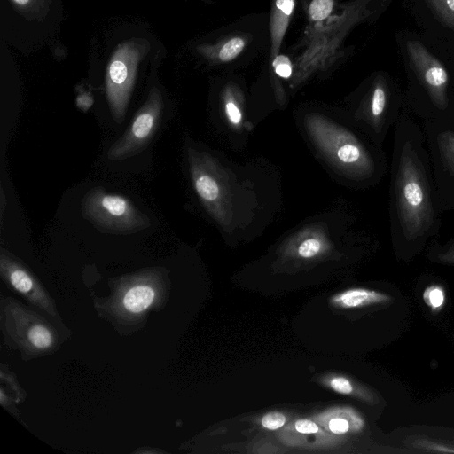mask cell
Segmentation results:
<instances>
[{
  "label": "cell",
  "instance_id": "obj_20",
  "mask_svg": "<svg viewBox=\"0 0 454 454\" xmlns=\"http://www.w3.org/2000/svg\"><path fill=\"white\" fill-rule=\"evenodd\" d=\"M29 340L39 348H44L51 345V335L48 329L43 326L34 327L29 333Z\"/></svg>",
  "mask_w": 454,
  "mask_h": 454
},
{
  "label": "cell",
  "instance_id": "obj_12",
  "mask_svg": "<svg viewBox=\"0 0 454 454\" xmlns=\"http://www.w3.org/2000/svg\"><path fill=\"white\" fill-rule=\"evenodd\" d=\"M154 298L153 290L147 286H138L131 288L125 295L123 302L131 312H141L150 306Z\"/></svg>",
  "mask_w": 454,
  "mask_h": 454
},
{
  "label": "cell",
  "instance_id": "obj_27",
  "mask_svg": "<svg viewBox=\"0 0 454 454\" xmlns=\"http://www.w3.org/2000/svg\"><path fill=\"white\" fill-rule=\"evenodd\" d=\"M348 422L343 419L334 418L329 422V428L334 434H344L348 430Z\"/></svg>",
  "mask_w": 454,
  "mask_h": 454
},
{
  "label": "cell",
  "instance_id": "obj_23",
  "mask_svg": "<svg viewBox=\"0 0 454 454\" xmlns=\"http://www.w3.org/2000/svg\"><path fill=\"white\" fill-rule=\"evenodd\" d=\"M286 421L285 416L277 411L270 412L263 416L262 419V424L268 429H278L281 427Z\"/></svg>",
  "mask_w": 454,
  "mask_h": 454
},
{
  "label": "cell",
  "instance_id": "obj_16",
  "mask_svg": "<svg viewBox=\"0 0 454 454\" xmlns=\"http://www.w3.org/2000/svg\"><path fill=\"white\" fill-rule=\"evenodd\" d=\"M246 46V41L241 36H233L225 41L218 49L217 59L228 62L238 57Z\"/></svg>",
  "mask_w": 454,
  "mask_h": 454
},
{
  "label": "cell",
  "instance_id": "obj_2",
  "mask_svg": "<svg viewBox=\"0 0 454 454\" xmlns=\"http://www.w3.org/2000/svg\"><path fill=\"white\" fill-rule=\"evenodd\" d=\"M406 51L413 74L408 95L411 111L423 121L453 117L454 92L445 67L419 41H408Z\"/></svg>",
  "mask_w": 454,
  "mask_h": 454
},
{
  "label": "cell",
  "instance_id": "obj_13",
  "mask_svg": "<svg viewBox=\"0 0 454 454\" xmlns=\"http://www.w3.org/2000/svg\"><path fill=\"white\" fill-rule=\"evenodd\" d=\"M2 263L7 266L6 269L9 271L11 283L17 290L22 293H27L32 288V279L24 270L15 266L4 257L2 258Z\"/></svg>",
  "mask_w": 454,
  "mask_h": 454
},
{
  "label": "cell",
  "instance_id": "obj_14",
  "mask_svg": "<svg viewBox=\"0 0 454 454\" xmlns=\"http://www.w3.org/2000/svg\"><path fill=\"white\" fill-rule=\"evenodd\" d=\"M440 21L454 27V0H427Z\"/></svg>",
  "mask_w": 454,
  "mask_h": 454
},
{
  "label": "cell",
  "instance_id": "obj_28",
  "mask_svg": "<svg viewBox=\"0 0 454 454\" xmlns=\"http://www.w3.org/2000/svg\"><path fill=\"white\" fill-rule=\"evenodd\" d=\"M295 428L298 432L302 434L317 433L318 427L316 423L309 419H300L295 423Z\"/></svg>",
  "mask_w": 454,
  "mask_h": 454
},
{
  "label": "cell",
  "instance_id": "obj_5",
  "mask_svg": "<svg viewBox=\"0 0 454 454\" xmlns=\"http://www.w3.org/2000/svg\"><path fill=\"white\" fill-rule=\"evenodd\" d=\"M438 207L454 211V116L423 121Z\"/></svg>",
  "mask_w": 454,
  "mask_h": 454
},
{
  "label": "cell",
  "instance_id": "obj_10",
  "mask_svg": "<svg viewBox=\"0 0 454 454\" xmlns=\"http://www.w3.org/2000/svg\"><path fill=\"white\" fill-rule=\"evenodd\" d=\"M192 179L194 189L201 200L212 202L218 198L220 189L215 179L194 164L192 165Z\"/></svg>",
  "mask_w": 454,
  "mask_h": 454
},
{
  "label": "cell",
  "instance_id": "obj_24",
  "mask_svg": "<svg viewBox=\"0 0 454 454\" xmlns=\"http://www.w3.org/2000/svg\"><path fill=\"white\" fill-rule=\"evenodd\" d=\"M225 114L229 121L233 125H239L242 120V114L235 102L227 101L224 106Z\"/></svg>",
  "mask_w": 454,
  "mask_h": 454
},
{
  "label": "cell",
  "instance_id": "obj_18",
  "mask_svg": "<svg viewBox=\"0 0 454 454\" xmlns=\"http://www.w3.org/2000/svg\"><path fill=\"white\" fill-rule=\"evenodd\" d=\"M412 446L427 451L454 453V443L433 441L428 438H418L413 441Z\"/></svg>",
  "mask_w": 454,
  "mask_h": 454
},
{
  "label": "cell",
  "instance_id": "obj_4",
  "mask_svg": "<svg viewBox=\"0 0 454 454\" xmlns=\"http://www.w3.org/2000/svg\"><path fill=\"white\" fill-rule=\"evenodd\" d=\"M148 51L145 39L130 38L115 47L107 63L106 95L111 114L118 123L125 118L139 64Z\"/></svg>",
  "mask_w": 454,
  "mask_h": 454
},
{
  "label": "cell",
  "instance_id": "obj_19",
  "mask_svg": "<svg viewBox=\"0 0 454 454\" xmlns=\"http://www.w3.org/2000/svg\"><path fill=\"white\" fill-rule=\"evenodd\" d=\"M333 0H312L309 5V16L313 21H322L332 12Z\"/></svg>",
  "mask_w": 454,
  "mask_h": 454
},
{
  "label": "cell",
  "instance_id": "obj_22",
  "mask_svg": "<svg viewBox=\"0 0 454 454\" xmlns=\"http://www.w3.org/2000/svg\"><path fill=\"white\" fill-rule=\"evenodd\" d=\"M321 248L322 243L319 239L315 238L307 239L299 246L298 254L303 258H310L317 255Z\"/></svg>",
  "mask_w": 454,
  "mask_h": 454
},
{
  "label": "cell",
  "instance_id": "obj_15",
  "mask_svg": "<svg viewBox=\"0 0 454 454\" xmlns=\"http://www.w3.org/2000/svg\"><path fill=\"white\" fill-rule=\"evenodd\" d=\"M22 14L40 17L47 12L51 0H10Z\"/></svg>",
  "mask_w": 454,
  "mask_h": 454
},
{
  "label": "cell",
  "instance_id": "obj_21",
  "mask_svg": "<svg viewBox=\"0 0 454 454\" xmlns=\"http://www.w3.org/2000/svg\"><path fill=\"white\" fill-rule=\"evenodd\" d=\"M274 72L284 79L291 77L293 73V66L289 58L286 55L280 54L274 57L272 61Z\"/></svg>",
  "mask_w": 454,
  "mask_h": 454
},
{
  "label": "cell",
  "instance_id": "obj_7",
  "mask_svg": "<svg viewBox=\"0 0 454 454\" xmlns=\"http://www.w3.org/2000/svg\"><path fill=\"white\" fill-rule=\"evenodd\" d=\"M366 96L364 118L372 139L381 147L390 128L399 119L403 98L395 86L384 76L373 80Z\"/></svg>",
  "mask_w": 454,
  "mask_h": 454
},
{
  "label": "cell",
  "instance_id": "obj_8",
  "mask_svg": "<svg viewBox=\"0 0 454 454\" xmlns=\"http://www.w3.org/2000/svg\"><path fill=\"white\" fill-rule=\"evenodd\" d=\"M294 4L295 0L275 1L270 25L273 57L278 55L289 19L294 9Z\"/></svg>",
  "mask_w": 454,
  "mask_h": 454
},
{
  "label": "cell",
  "instance_id": "obj_26",
  "mask_svg": "<svg viewBox=\"0 0 454 454\" xmlns=\"http://www.w3.org/2000/svg\"><path fill=\"white\" fill-rule=\"evenodd\" d=\"M93 103H94L93 95H91L88 91H82V92L78 93L76 96V98H75L76 106L83 112H87L92 106Z\"/></svg>",
  "mask_w": 454,
  "mask_h": 454
},
{
  "label": "cell",
  "instance_id": "obj_25",
  "mask_svg": "<svg viewBox=\"0 0 454 454\" xmlns=\"http://www.w3.org/2000/svg\"><path fill=\"white\" fill-rule=\"evenodd\" d=\"M331 387L339 393L350 394L353 387L350 382L344 377H335L330 382Z\"/></svg>",
  "mask_w": 454,
  "mask_h": 454
},
{
  "label": "cell",
  "instance_id": "obj_3",
  "mask_svg": "<svg viewBox=\"0 0 454 454\" xmlns=\"http://www.w3.org/2000/svg\"><path fill=\"white\" fill-rule=\"evenodd\" d=\"M82 216L97 230L110 234H131L148 228L151 220L126 196L104 187L90 189L81 201Z\"/></svg>",
  "mask_w": 454,
  "mask_h": 454
},
{
  "label": "cell",
  "instance_id": "obj_11",
  "mask_svg": "<svg viewBox=\"0 0 454 454\" xmlns=\"http://www.w3.org/2000/svg\"><path fill=\"white\" fill-rule=\"evenodd\" d=\"M427 257L434 263L454 266V238L444 243L438 237L432 239L427 250Z\"/></svg>",
  "mask_w": 454,
  "mask_h": 454
},
{
  "label": "cell",
  "instance_id": "obj_17",
  "mask_svg": "<svg viewBox=\"0 0 454 454\" xmlns=\"http://www.w3.org/2000/svg\"><path fill=\"white\" fill-rule=\"evenodd\" d=\"M426 305L434 312L441 310L446 301V294L441 285L431 284L423 292Z\"/></svg>",
  "mask_w": 454,
  "mask_h": 454
},
{
  "label": "cell",
  "instance_id": "obj_1",
  "mask_svg": "<svg viewBox=\"0 0 454 454\" xmlns=\"http://www.w3.org/2000/svg\"><path fill=\"white\" fill-rule=\"evenodd\" d=\"M441 215L423 128L403 108L394 127L389 186L395 251L404 258L422 251L438 237Z\"/></svg>",
  "mask_w": 454,
  "mask_h": 454
},
{
  "label": "cell",
  "instance_id": "obj_6",
  "mask_svg": "<svg viewBox=\"0 0 454 454\" xmlns=\"http://www.w3.org/2000/svg\"><path fill=\"white\" fill-rule=\"evenodd\" d=\"M163 110L162 94L154 87L137 111L126 131L109 147L107 158L114 161L123 160L144 151L160 127Z\"/></svg>",
  "mask_w": 454,
  "mask_h": 454
},
{
  "label": "cell",
  "instance_id": "obj_9",
  "mask_svg": "<svg viewBox=\"0 0 454 454\" xmlns=\"http://www.w3.org/2000/svg\"><path fill=\"white\" fill-rule=\"evenodd\" d=\"M393 298L384 293L369 289H352L340 294L337 301L345 308H356L373 304L388 303Z\"/></svg>",
  "mask_w": 454,
  "mask_h": 454
}]
</instances>
